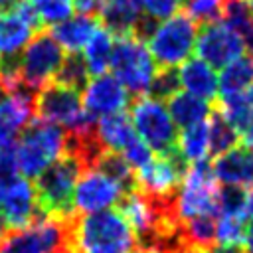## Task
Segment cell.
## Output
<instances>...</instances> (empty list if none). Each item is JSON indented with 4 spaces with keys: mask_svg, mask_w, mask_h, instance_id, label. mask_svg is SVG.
<instances>
[{
    "mask_svg": "<svg viewBox=\"0 0 253 253\" xmlns=\"http://www.w3.org/2000/svg\"><path fill=\"white\" fill-rule=\"evenodd\" d=\"M245 217L247 215H217V245H239L245 239Z\"/></svg>",
    "mask_w": 253,
    "mask_h": 253,
    "instance_id": "32",
    "label": "cell"
},
{
    "mask_svg": "<svg viewBox=\"0 0 253 253\" xmlns=\"http://www.w3.org/2000/svg\"><path fill=\"white\" fill-rule=\"evenodd\" d=\"M71 235L73 253H140L130 223L115 210L77 213Z\"/></svg>",
    "mask_w": 253,
    "mask_h": 253,
    "instance_id": "1",
    "label": "cell"
},
{
    "mask_svg": "<svg viewBox=\"0 0 253 253\" xmlns=\"http://www.w3.org/2000/svg\"><path fill=\"white\" fill-rule=\"evenodd\" d=\"M241 138H243L245 146L253 150V121H251V123H249V125L245 126V130L241 132Z\"/></svg>",
    "mask_w": 253,
    "mask_h": 253,
    "instance_id": "41",
    "label": "cell"
},
{
    "mask_svg": "<svg viewBox=\"0 0 253 253\" xmlns=\"http://www.w3.org/2000/svg\"><path fill=\"white\" fill-rule=\"evenodd\" d=\"M140 253H164V251H160V249H148V251H140Z\"/></svg>",
    "mask_w": 253,
    "mask_h": 253,
    "instance_id": "46",
    "label": "cell"
},
{
    "mask_svg": "<svg viewBox=\"0 0 253 253\" xmlns=\"http://www.w3.org/2000/svg\"><path fill=\"white\" fill-rule=\"evenodd\" d=\"M36 119V97L8 95L0 103V150L14 146L24 128Z\"/></svg>",
    "mask_w": 253,
    "mask_h": 253,
    "instance_id": "17",
    "label": "cell"
},
{
    "mask_svg": "<svg viewBox=\"0 0 253 253\" xmlns=\"http://www.w3.org/2000/svg\"><path fill=\"white\" fill-rule=\"evenodd\" d=\"M89 75H91V71H89L83 55L69 53L67 57H63V61H61L53 81H57L61 85H67V87H73V89L79 91V89H83L87 85Z\"/></svg>",
    "mask_w": 253,
    "mask_h": 253,
    "instance_id": "29",
    "label": "cell"
},
{
    "mask_svg": "<svg viewBox=\"0 0 253 253\" xmlns=\"http://www.w3.org/2000/svg\"><path fill=\"white\" fill-rule=\"evenodd\" d=\"M247 215L253 217V188H251V192L247 194Z\"/></svg>",
    "mask_w": 253,
    "mask_h": 253,
    "instance_id": "43",
    "label": "cell"
},
{
    "mask_svg": "<svg viewBox=\"0 0 253 253\" xmlns=\"http://www.w3.org/2000/svg\"><path fill=\"white\" fill-rule=\"evenodd\" d=\"M245 40L225 22L204 24L198 32L196 53L211 67H225L227 63L245 55Z\"/></svg>",
    "mask_w": 253,
    "mask_h": 253,
    "instance_id": "12",
    "label": "cell"
},
{
    "mask_svg": "<svg viewBox=\"0 0 253 253\" xmlns=\"http://www.w3.org/2000/svg\"><path fill=\"white\" fill-rule=\"evenodd\" d=\"M180 73V83L182 89L208 101V103H215L219 97V77L215 73V67H211L210 63H206L200 57L194 59H186L182 63V67L178 69Z\"/></svg>",
    "mask_w": 253,
    "mask_h": 253,
    "instance_id": "19",
    "label": "cell"
},
{
    "mask_svg": "<svg viewBox=\"0 0 253 253\" xmlns=\"http://www.w3.org/2000/svg\"><path fill=\"white\" fill-rule=\"evenodd\" d=\"M121 154H123V156L126 158V162L134 168V172L140 170V168H144V166L154 158V150H152L140 136H136Z\"/></svg>",
    "mask_w": 253,
    "mask_h": 253,
    "instance_id": "35",
    "label": "cell"
},
{
    "mask_svg": "<svg viewBox=\"0 0 253 253\" xmlns=\"http://www.w3.org/2000/svg\"><path fill=\"white\" fill-rule=\"evenodd\" d=\"M113 47H115V36L101 24L87 45L83 47V59L91 71V75H101L109 69L111 57H113Z\"/></svg>",
    "mask_w": 253,
    "mask_h": 253,
    "instance_id": "24",
    "label": "cell"
},
{
    "mask_svg": "<svg viewBox=\"0 0 253 253\" xmlns=\"http://www.w3.org/2000/svg\"><path fill=\"white\" fill-rule=\"evenodd\" d=\"M184 4L186 0H142V10L154 20H166L178 14Z\"/></svg>",
    "mask_w": 253,
    "mask_h": 253,
    "instance_id": "36",
    "label": "cell"
},
{
    "mask_svg": "<svg viewBox=\"0 0 253 253\" xmlns=\"http://www.w3.org/2000/svg\"><path fill=\"white\" fill-rule=\"evenodd\" d=\"M213 174L217 182L227 186H253V150L247 146H233L215 156Z\"/></svg>",
    "mask_w": 253,
    "mask_h": 253,
    "instance_id": "18",
    "label": "cell"
},
{
    "mask_svg": "<svg viewBox=\"0 0 253 253\" xmlns=\"http://www.w3.org/2000/svg\"><path fill=\"white\" fill-rule=\"evenodd\" d=\"M8 95H10V93H8V89H6V85H4L2 81H0V103H2V101H4V99H6Z\"/></svg>",
    "mask_w": 253,
    "mask_h": 253,
    "instance_id": "44",
    "label": "cell"
},
{
    "mask_svg": "<svg viewBox=\"0 0 253 253\" xmlns=\"http://www.w3.org/2000/svg\"><path fill=\"white\" fill-rule=\"evenodd\" d=\"M95 132H97L99 142L107 150H115V152H123L138 136L134 126H132V121L123 111L99 119Z\"/></svg>",
    "mask_w": 253,
    "mask_h": 253,
    "instance_id": "22",
    "label": "cell"
},
{
    "mask_svg": "<svg viewBox=\"0 0 253 253\" xmlns=\"http://www.w3.org/2000/svg\"><path fill=\"white\" fill-rule=\"evenodd\" d=\"M36 117L69 130L81 125L87 119V113L77 89L49 81L36 95Z\"/></svg>",
    "mask_w": 253,
    "mask_h": 253,
    "instance_id": "10",
    "label": "cell"
},
{
    "mask_svg": "<svg viewBox=\"0 0 253 253\" xmlns=\"http://www.w3.org/2000/svg\"><path fill=\"white\" fill-rule=\"evenodd\" d=\"M73 6L79 14H87V16H97L101 12L103 0H73Z\"/></svg>",
    "mask_w": 253,
    "mask_h": 253,
    "instance_id": "37",
    "label": "cell"
},
{
    "mask_svg": "<svg viewBox=\"0 0 253 253\" xmlns=\"http://www.w3.org/2000/svg\"><path fill=\"white\" fill-rule=\"evenodd\" d=\"M206 253H245V249L239 245H213Z\"/></svg>",
    "mask_w": 253,
    "mask_h": 253,
    "instance_id": "39",
    "label": "cell"
},
{
    "mask_svg": "<svg viewBox=\"0 0 253 253\" xmlns=\"http://www.w3.org/2000/svg\"><path fill=\"white\" fill-rule=\"evenodd\" d=\"M130 121L136 134L156 152L168 154L178 148L176 123L160 99L150 95H138L130 105Z\"/></svg>",
    "mask_w": 253,
    "mask_h": 253,
    "instance_id": "8",
    "label": "cell"
},
{
    "mask_svg": "<svg viewBox=\"0 0 253 253\" xmlns=\"http://www.w3.org/2000/svg\"><path fill=\"white\" fill-rule=\"evenodd\" d=\"M243 249H245V253H253V223H251V225H247V229H245Z\"/></svg>",
    "mask_w": 253,
    "mask_h": 253,
    "instance_id": "40",
    "label": "cell"
},
{
    "mask_svg": "<svg viewBox=\"0 0 253 253\" xmlns=\"http://www.w3.org/2000/svg\"><path fill=\"white\" fill-rule=\"evenodd\" d=\"M128 101H130L128 89L115 75H107V73L89 79L81 95L85 113L91 115L95 121L125 111Z\"/></svg>",
    "mask_w": 253,
    "mask_h": 253,
    "instance_id": "15",
    "label": "cell"
},
{
    "mask_svg": "<svg viewBox=\"0 0 253 253\" xmlns=\"http://www.w3.org/2000/svg\"><path fill=\"white\" fill-rule=\"evenodd\" d=\"M125 194V188L113 178H109L97 168H87L77 180L73 206L77 213H93L119 204Z\"/></svg>",
    "mask_w": 253,
    "mask_h": 253,
    "instance_id": "13",
    "label": "cell"
},
{
    "mask_svg": "<svg viewBox=\"0 0 253 253\" xmlns=\"http://www.w3.org/2000/svg\"><path fill=\"white\" fill-rule=\"evenodd\" d=\"M85 172L83 162L73 152H67L59 156L55 162H51L38 178H36V200L42 215L47 217H73L75 206H73V194L79 176Z\"/></svg>",
    "mask_w": 253,
    "mask_h": 253,
    "instance_id": "2",
    "label": "cell"
},
{
    "mask_svg": "<svg viewBox=\"0 0 253 253\" xmlns=\"http://www.w3.org/2000/svg\"><path fill=\"white\" fill-rule=\"evenodd\" d=\"M208 125H210V156H219L229 148L237 146L239 132L217 109L211 111Z\"/></svg>",
    "mask_w": 253,
    "mask_h": 253,
    "instance_id": "28",
    "label": "cell"
},
{
    "mask_svg": "<svg viewBox=\"0 0 253 253\" xmlns=\"http://www.w3.org/2000/svg\"><path fill=\"white\" fill-rule=\"evenodd\" d=\"M65 150L67 130L36 117L14 144L18 172L28 180H36L51 162L63 156Z\"/></svg>",
    "mask_w": 253,
    "mask_h": 253,
    "instance_id": "3",
    "label": "cell"
},
{
    "mask_svg": "<svg viewBox=\"0 0 253 253\" xmlns=\"http://www.w3.org/2000/svg\"><path fill=\"white\" fill-rule=\"evenodd\" d=\"M186 12L188 16L204 26V24H210V22H215L219 16H223V6L225 2L223 0H186Z\"/></svg>",
    "mask_w": 253,
    "mask_h": 253,
    "instance_id": "34",
    "label": "cell"
},
{
    "mask_svg": "<svg viewBox=\"0 0 253 253\" xmlns=\"http://www.w3.org/2000/svg\"><path fill=\"white\" fill-rule=\"evenodd\" d=\"M36 10L42 26H57L71 18L75 6L73 0H28Z\"/></svg>",
    "mask_w": 253,
    "mask_h": 253,
    "instance_id": "30",
    "label": "cell"
},
{
    "mask_svg": "<svg viewBox=\"0 0 253 253\" xmlns=\"http://www.w3.org/2000/svg\"><path fill=\"white\" fill-rule=\"evenodd\" d=\"M22 0H0V12H10L20 6Z\"/></svg>",
    "mask_w": 253,
    "mask_h": 253,
    "instance_id": "42",
    "label": "cell"
},
{
    "mask_svg": "<svg viewBox=\"0 0 253 253\" xmlns=\"http://www.w3.org/2000/svg\"><path fill=\"white\" fill-rule=\"evenodd\" d=\"M61 61L63 47L57 43L53 34L40 32L30 40V43L18 57V75L32 91L38 93L43 85L53 81Z\"/></svg>",
    "mask_w": 253,
    "mask_h": 253,
    "instance_id": "9",
    "label": "cell"
},
{
    "mask_svg": "<svg viewBox=\"0 0 253 253\" xmlns=\"http://www.w3.org/2000/svg\"><path fill=\"white\" fill-rule=\"evenodd\" d=\"M182 83H180V73L176 67H160L150 83V89L146 95L160 99V101H168L170 97H174L180 91Z\"/></svg>",
    "mask_w": 253,
    "mask_h": 253,
    "instance_id": "33",
    "label": "cell"
},
{
    "mask_svg": "<svg viewBox=\"0 0 253 253\" xmlns=\"http://www.w3.org/2000/svg\"><path fill=\"white\" fill-rule=\"evenodd\" d=\"M109 69L128 89V93L144 95L148 93L150 83L158 71V63L154 61L146 43L128 34L115 40Z\"/></svg>",
    "mask_w": 253,
    "mask_h": 253,
    "instance_id": "5",
    "label": "cell"
},
{
    "mask_svg": "<svg viewBox=\"0 0 253 253\" xmlns=\"http://www.w3.org/2000/svg\"><path fill=\"white\" fill-rule=\"evenodd\" d=\"M253 85V61L247 55L221 67L219 75V97L249 91Z\"/></svg>",
    "mask_w": 253,
    "mask_h": 253,
    "instance_id": "25",
    "label": "cell"
},
{
    "mask_svg": "<svg viewBox=\"0 0 253 253\" xmlns=\"http://www.w3.org/2000/svg\"><path fill=\"white\" fill-rule=\"evenodd\" d=\"M217 215H247V194L239 186L223 184L217 190Z\"/></svg>",
    "mask_w": 253,
    "mask_h": 253,
    "instance_id": "31",
    "label": "cell"
},
{
    "mask_svg": "<svg viewBox=\"0 0 253 253\" xmlns=\"http://www.w3.org/2000/svg\"><path fill=\"white\" fill-rule=\"evenodd\" d=\"M0 215L6 221L8 229L24 227L38 217H42V211L38 208L36 200V188L28 182L24 176H16L2 194L0 204Z\"/></svg>",
    "mask_w": 253,
    "mask_h": 253,
    "instance_id": "16",
    "label": "cell"
},
{
    "mask_svg": "<svg viewBox=\"0 0 253 253\" xmlns=\"http://www.w3.org/2000/svg\"><path fill=\"white\" fill-rule=\"evenodd\" d=\"M97 28H99V24H97L95 16L77 14V16L63 20L61 24L53 26V38L69 53H79V51H83V47L87 45V42L91 40V36L95 34Z\"/></svg>",
    "mask_w": 253,
    "mask_h": 253,
    "instance_id": "21",
    "label": "cell"
},
{
    "mask_svg": "<svg viewBox=\"0 0 253 253\" xmlns=\"http://www.w3.org/2000/svg\"><path fill=\"white\" fill-rule=\"evenodd\" d=\"M99 16L101 24L115 38L128 36L142 16V0H103Z\"/></svg>",
    "mask_w": 253,
    "mask_h": 253,
    "instance_id": "20",
    "label": "cell"
},
{
    "mask_svg": "<svg viewBox=\"0 0 253 253\" xmlns=\"http://www.w3.org/2000/svg\"><path fill=\"white\" fill-rule=\"evenodd\" d=\"M168 111H170L176 126L186 128V126L206 121L213 109L208 101H204L188 91H182V93L178 91L174 97L168 99Z\"/></svg>",
    "mask_w": 253,
    "mask_h": 253,
    "instance_id": "23",
    "label": "cell"
},
{
    "mask_svg": "<svg viewBox=\"0 0 253 253\" xmlns=\"http://www.w3.org/2000/svg\"><path fill=\"white\" fill-rule=\"evenodd\" d=\"M188 164L190 162L178 148L168 154H158V158H152L144 168L136 170V188L150 196L174 198L186 176Z\"/></svg>",
    "mask_w": 253,
    "mask_h": 253,
    "instance_id": "11",
    "label": "cell"
},
{
    "mask_svg": "<svg viewBox=\"0 0 253 253\" xmlns=\"http://www.w3.org/2000/svg\"><path fill=\"white\" fill-rule=\"evenodd\" d=\"M42 22L28 0H22L18 8L0 12V59H16L20 51L30 43L36 30H42Z\"/></svg>",
    "mask_w": 253,
    "mask_h": 253,
    "instance_id": "14",
    "label": "cell"
},
{
    "mask_svg": "<svg viewBox=\"0 0 253 253\" xmlns=\"http://www.w3.org/2000/svg\"><path fill=\"white\" fill-rule=\"evenodd\" d=\"M217 178L208 158L190 162L176 194V213L180 221L202 215H217Z\"/></svg>",
    "mask_w": 253,
    "mask_h": 253,
    "instance_id": "6",
    "label": "cell"
},
{
    "mask_svg": "<svg viewBox=\"0 0 253 253\" xmlns=\"http://www.w3.org/2000/svg\"><path fill=\"white\" fill-rule=\"evenodd\" d=\"M198 24L188 14H174L156 26L148 38V49L158 67H176L196 51Z\"/></svg>",
    "mask_w": 253,
    "mask_h": 253,
    "instance_id": "7",
    "label": "cell"
},
{
    "mask_svg": "<svg viewBox=\"0 0 253 253\" xmlns=\"http://www.w3.org/2000/svg\"><path fill=\"white\" fill-rule=\"evenodd\" d=\"M6 186H8V184H6V182L0 178V204H2V194H4V188H6Z\"/></svg>",
    "mask_w": 253,
    "mask_h": 253,
    "instance_id": "45",
    "label": "cell"
},
{
    "mask_svg": "<svg viewBox=\"0 0 253 253\" xmlns=\"http://www.w3.org/2000/svg\"><path fill=\"white\" fill-rule=\"evenodd\" d=\"M77 215V213H75ZM73 217H47L6 229L0 235V253H73Z\"/></svg>",
    "mask_w": 253,
    "mask_h": 253,
    "instance_id": "4",
    "label": "cell"
},
{
    "mask_svg": "<svg viewBox=\"0 0 253 253\" xmlns=\"http://www.w3.org/2000/svg\"><path fill=\"white\" fill-rule=\"evenodd\" d=\"M164 253H206V249H202V247H198V245H194V243H190L184 235L170 247V249H166Z\"/></svg>",
    "mask_w": 253,
    "mask_h": 253,
    "instance_id": "38",
    "label": "cell"
},
{
    "mask_svg": "<svg viewBox=\"0 0 253 253\" xmlns=\"http://www.w3.org/2000/svg\"><path fill=\"white\" fill-rule=\"evenodd\" d=\"M93 168H97L103 174H107L109 178H113L117 184H121L125 188V192L136 190V172L121 152L103 150Z\"/></svg>",
    "mask_w": 253,
    "mask_h": 253,
    "instance_id": "27",
    "label": "cell"
},
{
    "mask_svg": "<svg viewBox=\"0 0 253 253\" xmlns=\"http://www.w3.org/2000/svg\"><path fill=\"white\" fill-rule=\"evenodd\" d=\"M178 150L188 162L208 158L210 154V125L206 121L182 128L178 134Z\"/></svg>",
    "mask_w": 253,
    "mask_h": 253,
    "instance_id": "26",
    "label": "cell"
}]
</instances>
